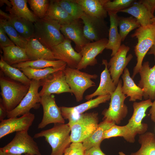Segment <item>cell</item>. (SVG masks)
I'll list each match as a JSON object with an SVG mask.
<instances>
[{
    "instance_id": "cell-1",
    "label": "cell",
    "mask_w": 155,
    "mask_h": 155,
    "mask_svg": "<svg viewBox=\"0 0 155 155\" xmlns=\"http://www.w3.org/2000/svg\"><path fill=\"white\" fill-rule=\"evenodd\" d=\"M71 129L67 124H54L51 128L42 130L35 134L34 138L44 137L51 146L50 155H64L65 150L70 145Z\"/></svg>"
},
{
    "instance_id": "cell-2",
    "label": "cell",
    "mask_w": 155,
    "mask_h": 155,
    "mask_svg": "<svg viewBox=\"0 0 155 155\" xmlns=\"http://www.w3.org/2000/svg\"><path fill=\"white\" fill-rule=\"evenodd\" d=\"M34 24V37L51 50L65 39L60 31L61 25L57 21L45 17L38 18Z\"/></svg>"
},
{
    "instance_id": "cell-3",
    "label": "cell",
    "mask_w": 155,
    "mask_h": 155,
    "mask_svg": "<svg viewBox=\"0 0 155 155\" xmlns=\"http://www.w3.org/2000/svg\"><path fill=\"white\" fill-rule=\"evenodd\" d=\"M30 86L11 79L0 71V94L3 104L8 112L19 104L28 92Z\"/></svg>"
},
{
    "instance_id": "cell-4",
    "label": "cell",
    "mask_w": 155,
    "mask_h": 155,
    "mask_svg": "<svg viewBox=\"0 0 155 155\" xmlns=\"http://www.w3.org/2000/svg\"><path fill=\"white\" fill-rule=\"evenodd\" d=\"M137 39L134 51L137 62L133 69L132 78H134L139 73L142 66L143 60L147 53L154 44L155 40V23L145 26H140L131 35Z\"/></svg>"
},
{
    "instance_id": "cell-5",
    "label": "cell",
    "mask_w": 155,
    "mask_h": 155,
    "mask_svg": "<svg viewBox=\"0 0 155 155\" xmlns=\"http://www.w3.org/2000/svg\"><path fill=\"white\" fill-rule=\"evenodd\" d=\"M98 123V113L95 112L83 113L69 121L71 142L82 143L95 131Z\"/></svg>"
},
{
    "instance_id": "cell-6",
    "label": "cell",
    "mask_w": 155,
    "mask_h": 155,
    "mask_svg": "<svg viewBox=\"0 0 155 155\" xmlns=\"http://www.w3.org/2000/svg\"><path fill=\"white\" fill-rule=\"evenodd\" d=\"M63 71L67 83L78 102L82 100L86 90L96 86L95 83L92 80L97 78L98 76L96 74H90L76 68L68 67Z\"/></svg>"
},
{
    "instance_id": "cell-7",
    "label": "cell",
    "mask_w": 155,
    "mask_h": 155,
    "mask_svg": "<svg viewBox=\"0 0 155 155\" xmlns=\"http://www.w3.org/2000/svg\"><path fill=\"white\" fill-rule=\"evenodd\" d=\"M152 102L151 99H148L133 103V114L126 125L129 131V134L125 139L127 142L134 143L135 137L137 134L140 135L146 132L148 128V124L142 123V121L146 116V111L151 106Z\"/></svg>"
},
{
    "instance_id": "cell-8",
    "label": "cell",
    "mask_w": 155,
    "mask_h": 155,
    "mask_svg": "<svg viewBox=\"0 0 155 155\" xmlns=\"http://www.w3.org/2000/svg\"><path fill=\"white\" fill-rule=\"evenodd\" d=\"M122 80H119L115 90L110 95L109 107L102 112L103 120L114 122L118 124L127 116L128 107L124 101L127 97L122 92Z\"/></svg>"
},
{
    "instance_id": "cell-9",
    "label": "cell",
    "mask_w": 155,
    "mask_h": 155,
    "mask_svg": "<svg viewBox=\"0 0 155 155\" xmlns=\"http://www.w3.org/2000/svg\"><path fill=\"white\" fill-rule=\"evenodd\" d=\"M34 138L28 134V131L17 132L12 140L1 148L0 150L12 154L28 153L33 155H42Z\"/></svg>"
},
{
    "instance_id": "cell-10",
    "label": "cell",
    "mask_w": 155,
    "mask_h": 155,
    "mask_svg": "<svg viewBox=\"0 0 155 155\" xmlns=\"http://www.w3.org/2000/svg\"><path fill=\"white\" fill-rule=\"evenodd\" d=\"M41 86L40 81L31 80L29 90L19 104L13 110L8 112V118L22 116L30 112L32 108H39L41 97L38 90Z\"/></svg>"
},
{
    "instance_id": "cell-11",
    "label": "cell",
    "mask_w": 155,
    "mask_h": 155,
    "mask_svg": "<svg viewBox=\"0 0 155 155\" xmlns=\"http://www.w3.org/2000/svg\"><path fill=\"white\" fill-rule=\"evenodd\" d=\"M40 103L43 108V115L41 122L38 126V129H42L52 123H65L60 107L56 104L53 94L41 96Z\"/></svg>"
},
{
    "instance_id": "cell-12",
    "label": "cell",
    "mask_w": 155,
    "mask_h": 155,
    "mask_svg": "<svg viewBox=\"0 0 155 155\" xmlns=\"http://www.w3.org/2000/svg\"><path fill=\"white\" fill-rule=\"evenodd\" d=\"M63 70L54 72L40 81L42 87L39 92L41 97L53 94H59L65 92L72 93L66 81Z\"/></svg>"
},
{
    "instance_id": "cell-13",
    "label": "cell",
    "mask_w": 155,
    "mask_h": 155,
    "mask_svg": "<svg viewBox=\"0 0 155 155\" xmlns=\"http://www.w3.org/2000/svg\"><path fill=\"white\" fill-rule=\"evenodd\" d=\"M155 0H141L133 3L130 7L120 12L131 15L135 18L141 26L151 24V20L154 16Z\"/></svg>"
},
{
    "instance_id": "cell-14",
    "label": "cell",
    "mask_w": 155,
    "mask_h": 155,
    "mask_svg": "<svg viewBox=\"0 0 155 155\" xmlns=\"http://www.w3.org/2000/svg\"><path fill=\"white\" fill-rule=\"evenodd\" d=\"M80 19L84 24V35L88 40L93 42L107 38V28L104 19L90 16L84 13Z\"/></svg>"
},
{
    "instance_id": "cell-15",
    "label": "cell",
    "mask_w": 155,
    "mask_h": 155,
    "mask_svg": "<svg viewBox=\"0 0 155 155\" xmlns=\"http://www.w3.org/2000/svg\"><path fill=\"white\" fill-rule=\"evenodd\" d=\"M129 47L124 44H121L116 53L112 57L108 63V67L111 78L117 86L119 79L124 69L133 58L132 55H127Z\"/></svg>"
},
{
    "instance_id": "cell-16",
    "label": "cell",
    "mask_w": 155,
    "mask_h": 155,
    "mask_svg": "<svg viewBox=\"0 0 155 155\" xmlns=\"http://www.w3.org/2000/svg\"><path fill=\"white\" fill-rule=\"evenodd\" d=\"M34 114L30 112L21 117L4 119L0 123V138L15 132L28 131L35 119Z\"/></svg>"
},
{
    "instance_id": "cell-17",
    "label": "cell",
    "mask_w": 155,
    "mask_h": 155,
    "mask_svg": "<svg viewBox=\"0 0 155 155\" xmlns=\"http://www.w3.org/2000/svg\"><path fill=\"white\" fill-rule=\"evenodd\" d=\"M84 24L80 19L61 26L60 31L65 39L72 41L77 52H80L83 48L90 42L85 37L83 31Z\"/></svg>"
},
{
    "instance_id": "cell-18",
    "label": "cell",
    "mask_w": 155,
    "mask_h": 155,
    "mask_svg": "<svg viewBox=\"0 0 155 155\" xmlns=\"http://www.w3.org/2000/svg\"><path fill=\"white\" fill-rule=\"evenodd\" d=\"M71 42V40L65 39L61 43L53 46L51 50L56 60L64 62L68 67L76 68L82 56L80 53L75 51Z\"/></svg>"
},
{
    "instance_id": "cell-19",
    "label": "cell",
    "mask_w": 155,
    "mask_h": 155,
    "mask_svg": "<svg viewBox=\"0 0 155 155\" xmlns=\"http://www.w3.org/2000/svg\"><path fill=\"white\" fill-rule=\"evenodd\" d=\"M108 41V39L105 38L90 42L85 45L80 52L82 57L76 69L80 70L86 68L88 66L96 64L97 61L96 57L106 49Z\"/></svg>"
},
{
    "instance_id": "cell-20",
    "label": "cell",
    "mask_w": 155,
    "mask_h": 155,
    "mask_svg": "<svg viewBox=\"0 0 155 155\" xmlns=\"http://www.w3.org/2000/svg\"><path fill=\"white\" fill-rule=\"evenodd\" d=\"M149 61L144 62L139 73L141 79L138 86L144 91L143 98L145 100H155V65L150 67Z\"/></svg>"
},
{
    "instance_id": "cell-21",
    "label": "cell",
    "mask_w": 155,
    "mask_h": 155,
    "mask_svg": "<svg viewBox=\"0 0 155 155\" xmlns=\"http://www.w3.org/2000/svg\"><path fill=\"white\" fill-rule=\"evenodd\" d=\"M110 98V95L100 96L76 106L60 107L61 115L64 119H67L69 121L74 119L86 111L96 107L101 104L106 102Z\"/></svg>"
},
{
    "instance_id": "cell-22",
    "label": "cell",
    "mask_w": 155,
    "mask_h": 155,
    "mask_svg": "<svg viewBox=\"0 0 155 155\" xmlns=\"http://www.w3.org/2000/svg\"><path fill=\"white\" fill-rule=\"evenodd\" d=\"M102 64L105 66L104 69L100 75V81L97 89L93 93L87 95L85 98L88 100L96 96L111 95L115 90L117 86L113 80L108 69V62L106 60L103 59Z\"/></svg>"
},
{
    "instance_id": "cell-23",
    "label": "cell",
    "mask_w": 155,
    "mask_h": 155,
    "mask_svg": "<svg viewBox=\"0 0 155 155\" xmlns=\"http://www.w3.org/2000/svg\"><path fill=\"white\" fill-rule=\"evenodd\" d=\"M25 49L30 61L41 59L56 60L51 51L45 46L34 37L28 40Z\"/></svg>"
},
{
    "instance_id": "cell-24",
    "label": "cell",
    "mask_w": 155,
    "mask_h": 155,
    "mask_svg": "<svg viewBox=\"0 0 155 155\" xmlns=\"http://www.w3.org/2000/svg\"><path fill=\"white\" fill-rule=\"evenodd\" d=\"M6 10L9 12L10 16L8 21L22 37L27 40L34 37V28L33 22L16 16L10 8L7 6Z\"/></svg>"
},
{
    "instance_id": "cell-25",
    "label": "cell",
    "mask_w": 155,
    "mask_h": 155,
    "mask_svg": "<svg viewBox=\"0 0 155 155\" xmlns=\"http://www.w3.org/2000/svg\"><path fill=\"white\" fill-rule=\"evenodd\" d=\"M109 17L110 27L109 30L108 39L106 49L112 51L111 56H114L121 45L122 41L118 29V17L117 13L108 12Z\"/></svg>"
},
{
    "instance_id": "cell-26",
    "label": "cell",
    "mask_w": 155,
    "mask_h": 155,
    "mask_svg": "<svg viewBox=\"0 0 155 155\" xmlns=\"http://www.w3.org/2000/svg\"><path fill=\"white\" fill-rule=\"evenodd\" d=\"M122 78L123 82L122 91L124 94L126 95L127 97H129V101L142 100L144 95L143 90L135 83L130 76L129 71L127 68L124 69Z\"/></svg>"
},
{
    "instance_id": "cell-27",
    "label": "cell",
    "mask_w": 155,
    "mask_h": 155,
    "mask_svg": "<svg viewBox=\"0 0 155 155\" xmlns=\"http://www.w3.org/2000/svg\"><path fill=\"white\" fill-rule=\"evenodd\" d=\"M81 7L84 13L95 18L104 19L108 13L103 6L105 0H73Z\"/></svg>"
},
{
    "instance_id": "cell-28",
    "label": "cell",
    "mask_w": 155,
    "mask_h": 155,
    "mask_svg": "<svg viewBox=\"0 0 155 155\" xmlns=\"http://www.w3.org/2000/svg\"><path fill=\"white\" fill-rule=\"evenodd\" d=\"M1 49L3 59L10 65L30 61L25 49L14 45L4 47Z\"/></svg>"
},
{
    "instance_id": "cell-29",
    "label": "cell",
    "mask_w": 155,
    "mask_h": 155,
    "mask_svg": "<svg viewBox=\"0 0 155 155\" xmlns=\"http://www.w3.org/2000/svg\"><path fill=\"white\" fill-rule=\"evenodd\" d=\"M115 124L114 122L106 120H103L98 124L92 134L82 143L85 150L94 146H100L102 142L104 140L103 137L104 132Z\"/></svg>"
},
{
    "instance_id": "cell-30",
    "label": "cell",
    "mask_w": 155,
    "mask_h": 155,
    "mask_svg": "<svg viewBox=\"0 0 155 155\" xmlns=\"http://www.w3.org/2000/svg\"><path fill=\"white\" fill-rule=\"evenodd\" d=\"M45 18L57 21L61 25L69 24L74 20L54 0H50Z\"/></svg>"
},
{
    "instance_id": "cell-31",
    "label": "cell",
    "mask_w": 155,
    "mask_h": 155,
    "mask_svg": "<svg viewBox=\"0 0 155 155\" xmlns=\"http://www.w3.org/2000/svg\"><path fill=\"white\" fill-rule=\"evenodd\" d=\"M138 142L140 148L130 155H155V135L153 133L146 132L140 135Z\"/></svg>"
},
{
    "instance_id": "cell-32",
    "label": "cell",
    "mask_w": 155,
    "mask_h": 155,
    "mask_svg": "<svg viewBox=\"0 0 155 155\" xmlns=\"http://www.w3.org/2000/svg\"><path fill=\"white\" fill-rule=\"evenodd\" d=\"M0 68L1 71L5 76L13 80L24 84L30 85L31 80L29 79L19 69L10 65L3 59L0 55Z\"/></svg>"
},
{
    "instance_id": "cell-33",
    "label": "cell",
    "mask_w": 155,
    "mask_h": 155,
    "mask_svg": "<svg viewBox=\"0 0 155 155\" xmlns=\"http://www.w3.org/2000/svg\"><path fill=\"white\" fill-rule=\"evenodd\" d=\"M67 65L65 62L60 60H49L41 59L28 61L14 65L12 66L19 69L28 67L42 69L48 67L60 68Z\"/></svg>"
},
{
    "instance_id": "cell-34",
    "label": "cell",
    "mask_w": 155,
    "mask_h": 155,
    "mask_svg": "<svg viewBox=\"0 0 155 155\" xmlns=\"http://www.w3.org/2000/svg\"><path fill=\"white\" fill-rule=\"evenodd\" d=\"M12 7L10 9L16 16L24 18L33 23L38 18L31 11L27 6V0H10Z\"/></svg>"
},
{
    "instance_id": "cell-35",
    "label": "cell",
    "mask_w": 155,
    "mask_h": 155,
    "mask_svg": "<svg viewBox=\"0 0 155 155\" xmlns=\"http://www.w3.org/2000/svg\"><path fill=\"white\" fill-rule=\"evenodd\" d=\"M66 66H65L60 68L48 67L42 69L28 67L19 69L30 80L40 81L54 72L64 70Z\"/></svg>"
},
{
    "instance_id": "cell-36",
    "label": "cell",
    "mask_w": 155,
    "mask_h": 155,
    "mask_svg": "<svg viewBox=\"0 0 155 155\" xmlns=\"http://www.w3.org/2000/svg\"><path fill=\"white\" fill-rule=\"evenodd\" d=\"M0 26L3 28L9 38L15 45L26 49L28 40L22 37L7 20L0 19Z\"/></svg>"
},
{
    "instance_id": "cell-37",
    "label": "cell",
    "mask_w": 155,
    "mask_h": 155,
    "mask_svg": "<svg viewBox=\"0 0 155 155\" xmlns=\"http://www.w3.org/2000/svg\"><path fill=\"white\" fill-rule=\"evenodd\" d=\"M118 26L119 28V33L122 41L125 40L131 31L141 26L137 20L133 16L127 17L118 16Z\"/></svg>"
},
{
    "instance_id": "cell-38",
    "label": "cell",
    "mask_w": 155,
    "mask_h": 155,
    "mask_svg": "<svg viewBox=\"0 0 155 155\" xmlns=\"http://www.w3.org/2000/svg\"><path fill=\"white\" fill-rule=\"evenodd\" d=\"M55 2L62 7L74 20L80 19L84 12L80 6L73 0H55Z\"/></svg>"
},
{
    "instance_id": "cell-39",
    "label": "cell",
    "mask_w": 155,
    "mask_h": 155,
    "mask_svg": "<svg viewBox=\"0 0 155 155\" xmlns=\"http://www.w3.org/2000/svg\"><path fill=\"white\" fill-rule=\"evenodd\" d=\"M133 0H105L103 6L108 12L117 13L121 11L126 9L135 2Z\"/></svg>"
},
{
    "instance_id": "cell-40",
    "label": "cell",
    "mask_w": 155,
    "mask_h": 155,
    "mask_svg": "<svg viewBox=\"0 0 155 155\" xmlns=\"http://www.w3.org/2000/svg\"><path fill=\"white\" fill-rule=\"evenodd\" d=\"M50 1L48 0H29L28 2L34 14L38 18L45 17Z\"/></svg>"
},
{
    "instance_id": "cell-41",
    "label": "cell",
    "mask_w": 155,
    "mask_h": 155,
    "mask_svg": "<svg viewBox=\"0 0 155 155\" xmlns=\"http://www.w3.org/2000/svg\"><path fill=\"white\" fill-rule=\"evenodd\" d=\"M129 133V131L126 125L120 126L115 124L106 130L103 135V140L112 137H123L125 139Z\"/></svg>"
},
{
    "instance_id": "cell-42",
    "label": "cell",
    "mask_w": 155,
    "mask_h": 155,
    "mask_svg": "<svg viewBox=\"0 0 155 155\" xmlns=\"http://www.w3.org/2000/svg\"><path fill=\"white\" fill-rule=\"evenodd\" d=\"M85 150L82 143H72L65 150L66 155H84Z\"/></svg>"
},
{
    "instance_id": "cell-43",
    "label": "cell",
    "mask_w": 155,
    "mask_h": 155,
    "mask_svg": "<svg viewBox=\"0 0 155 155\" xmlns=\"http://www.w3.org/2000/svg\"><path fill=\"white\" fill-rule=\"evenodd\" d=\"M15 45L9 38L3 28L0 26V46L4 47Z\"/></svg>"
},
{
    "instance_id": "cell-44",
    "label": "cell",
    "mask_w": 155,
    "mask_h": 155,
    "mask_svg": "<svg viewBox=\"0 0 155 155\" xmlns=\"http://www.w3.org/2000/svg\"><path fill=\"white\" fill-rule=\"evenodd\" d=\"M84 155H106L101 150L100 146H93L85 150Z\"/></svg>"
},
{
    "instance_id": "cell-45",
    "label": "cell",
    "mask_w": 155,
    "mask_h": 155,
    "mask_svg": "<svg viewBox=\"0 0 155 155\" xmlns=\"http://www.w3.org/2000/svg\"><path fill=\"white\" fill-rule=\"evenodd\" d=\"M8 111L4 106L2 101V98H0V121L4 119L7 117Z\"/></svg>"
},
{
    "instance_id": "cell-46",
    "label": "cell",
    "mask_w": 155,
    "mask_h": 155,
    "mask_svg": "<svg viewBox=\"0 0 155 155\" xmlns=\"http://www.w3.org/2000/svg\"><path fill=\"white\" fill-rule=\"evenodd\" d=\"M149 113L151 120L155 123V100L152 102Z\"/></svg>"
},
{
    "instance_id": "cell-47",
    "label": "cell",
    "mask_w": 155,
    "mask_h": 155,
    "mask_svg": "<svg viewBox=\"0 0 155 155\" xmlns=\"http://www.w3.org/2000/svg\"><path fill=\"white\" fill-rule=\"evenodd\" d=\"M0 16L1 19H3L8 20L10 18L9 14L4 12L2 10L0 9Z\"/></svg>"
},
{
    "instance_id": "cell-48",
    "label": "cell",
    "mask_w": 155,
    "mask_h": 155,
    "mask_svg": "<svg viewBox=\"0 0 155 155\" xmlns=\"http://www.w3.org/2000/svg\"><path fill=\"white\" fill-rule=\"evenodd\" d=\"M0 6H2L4 3L6 4L7 7L11 8L12 7V5L11 2L7 0H0Z\"/></svg>"
},
{
    "instance_id": "cell-49",
    "label": "cell",
    "mask_w": 155,
    "mask_h": 155,
    "mask_svg": "<svg viewBox=\"0 0 155 155\" xmlns=\"http://www.w3.org/2000/svg\"><path fill=\"white\" fill-rule=\"evenodd\" d=\"M148 54L153 55L154 56V60L155 61V40L154 44L148 51Z\"/></svg>"
},
{
    "instance_id": "cell-50",
    "label": "cell",
    "mask_w": 155,
    "mask_h": 155,
    "mask_svg": "<svg viewBox=\"0 0 155 155\" xmlns=\"http://www.w3.org/2000/svg\"><path fill=\"white\" fill-rule=\"evenodd\" d=\"M0 155H22V154H12L9 153H5L0 150ZM24 155H33L32 154L26 153L24 154Z\"/></svg>"
},
{
    "instance_id": "cell-51",
    "label": "cell",
    "mask_w": 155,
    "mask_h": 155,
    "mask_svg": "<svg viewBox=\"0 0 155 155\" xmlns=\"http://www.w3.org/2000/svg\"><path fill=\"white\" fill-rule=\"evenodd\" d=\"M150 22L151 24L153 23H155V16H154V17L151 20Z\"/></svg>"
},
{
    "instance_id": "cell-52",
    "label": "cell",
    "mask_w": 155,
    "mask_h": 155,
    "mask_svg": "<svg viewBox=\"0 0 155 155\" xmlns=\"http://www.w3.org/2000/svg\"><path fill=\"white\" fill-rule=\"evenodd\" d=\"M119 155H126L122 152H119Z\"/></svg>"
},
{
    "instance_id": "cell-53",
    "label": "cell",
    "mask_w": 155,
    "mask_h": 155,
    "mask_svg": "<svg viewBox=\"0 0 155 155\" xmlns=\"http://www.w3.org/2000/svg\"><path fill=\"white\" fill-rule=\"evenodd\" d=\"M64 155H66L65 154H64Z\"/></svg>"
}]
</instances>
